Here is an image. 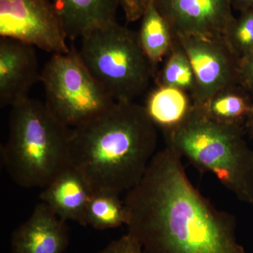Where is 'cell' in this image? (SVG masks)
I'll return each instance as SVG.
<instances>
[{
	"mask_svg": "<svg viewBox=\"0 0 253 253\" xmlns=\"http://www.w3.org/2000/svg\"><path fill=\"white\" fill-rule=\"evenodd\" d=\"M174 36L225 38L234 21L231 0H155Z\"/></svg>",
	"mask_w": 253,
	"mask_h": 253,
	"instance_id": "cell-9",
	"label": "cell"
},
{
	"mask_svg": "<svg viewBox=\"0 0 253 253\" xmlns=\"http://www.w3.org/2000/svg\"><path fill=\"white\" fill-rule=\"evenodd\" d=\"M155 0H121V6L126 21L135 22L141 19Z\"/></svg>",
	"mask_w": 253,
	"mask_h": 253,
	"instance_id": "cell-21",
	"label": "cell"
},
{
	"mask_svg": "<svg viewBox=\"0 0 253 253\" xmlns=\"http://www.w3.org/2000/svg\"><path fill=\"white\" fill-rule=\"evenodd\" d=\"M41 81L48 109L70 128L94 119L116 102L93 77L74 46L69 52L53 54L41 71Z\"/></svg>",
	"mask_w": 253,
	"mask_h": 253,
	"instance_id": "cell-6",
	"label": "cell"
},
{
	"mask_svg": "<svg viewBox=\"0 0 253 253\" xmlns=\"http://www.w3.org/2000/svg\"><path fill=\"white\" fill-rule=\"evenodd\" d=\"M137 33L139 43L156 74V68L172 51L176 38L167 21L151 5L142 16Z\"/></svg>",
	"mask_w": 253,
	"mask_h": 253,
	"instance_id": "cell-15",
	"label": "cell"
},
{
	"mask_svg": "<svg viewBox=\"0 0 253 253\" xmlns=\"http://www.w3.org/2000/svg\"><path fill=\"white\" fill-rule=\"evenodd\" d=\"M98 253H144L140 245L129 234L114 240Z\"/></svg>",
	"mask_w": 253,
	"mask_h": 253,
	"instance_id": "cell-20",
	"label": "cell"
},
{
	"mask_svg": "<svg viewBox=\"0 0 253 253\" xmlns=\"http://www.w3.org/2000/svg\"><path fill=\"white\" fill-rule=\"evenodd\" d=\"M233 9L240 13L253 9V0H231Z\"/></svg>",
	"mask_w": 253,
	"mask_h": 253,
	"instance_id": "cell-23",
	"label": "cell"
},
{
	"mask_svg": "<svg viewBox=\"0 0 253 253\" xmlns=\"http://www.w3.org/2000/svg\"><path fill=\"white\" fill-rule=\"evenodd\" d=\"M225 39L239 59L253 52V9L240 13L231 23Z\"/></svg>",
	"mask_w": 253,
	"mask_h": 253,
	"instance_id": "cell-19",
	"label": "cell"
},
{
	"mask_svg": "<svg viewBox=\"0 0 253 253\" xmlns=\"http://www.w3.org/2000/svg\"><path fill=\"white\" fill-rule=\"evenodd\" d=\"M127 212L120 195L111 191L93 193L85 213V226L105 230L115 229L127 223Z\"/></svg>",
	"mask_w": 253,
	"mask_h": 253,
	"instance_id": "cell-17",
	"label": "cell"
},
{
	"mask_svg": "<svg viewBox=\"0 0 253 253\" xmlns=\"http://www.w3.org/2000/svg\"><path fill=\"white\" fill-rule=\"evenodd\" d=\"M253 103V96L238 84L218 91L204 104L196 105L217 122L244 126Z\"/></svg>",
	"mask_w": 253,
	"mask_h": 253,
	"instance_id": "cell-16",
	"label": "cell"
},
{
	"mask_svg": "<svg viewBox=\"0 0 253 253\" xmlns=\"http://www.w3.org/2000/svg\"><path fill=\"white\" fill-rule=\"evenodd\" d=\"M0 36L53 54L71 50L59 15L50 0H0Z\"/></svg>",
	"mask_w": 253,
	"mask_h": 253,
	"instance_id": "cell-7",
	"label": "cell"
},
{
	"mask_svg": "<svg viewBox=\"0 0 253 253\" xmlns=\"http://www.w3.org/2000/svg\"><path fill=\"white\" fill-rule=\"evenodd\" d=\"M244 127L249 133L250 136L253 138V103L249 117L247 118L246 123H245Z\"/></svg>",
	"mask_w": 253,
	"mask_h": 253,
	"instance_id": "cell-24",
	"label": "cell"
},
{
	"mask_svg": "<svg viewBox=\"0 0 253 253\" xmlns=\"http://www.w3.org/2000/svg\"><path fill=\"white\" fill-rule=\"evenodd\" d=\"M168 147L201 172H211L239 201L253 205V151L244 126L217 122L196 104L184 124L165 131Z\"/></svg>",
	"mask_w": 253,
	"mask_h": 253,
	"instance_id": "cell-4",
	"label": "cell"
},
{
	"mask_svg": "<svg viewBox=\"0 0 253 253\" xmlns=\"http://www.w3.org/2000/svg\"><path fill=\"white\" fill-rule=\"evenodd\" d=\"M93 191L83 175L69 167L43 188L40 199L64 221L85 226V213Z\"/></svg>",
	"mask_w": 253,
	"mask_h": 253,
	"instance_id": "cell-12",
	"label": "cell"
},
{
	"mask_svg": "<svg viewBox=\"0 0 253 253\" xmlns=\"http://www.w3.org/2000/svg\"><path fill=\"white\" fill-rule=\"evenodd\" d=\"M156 128L144 106L116 101L106 112L71 128L70 166L94 192H127L142 179L156 154Z\"/></svg>",
	"mask_w": 253,
	"mask_h": 253,
	"instance_id": "cell-2",
	"label": "cell"
},
{
	"mask_svg": "<svg viewBox=\"0 0 253 253\" xmlns=\"http://www.w3.org/2000/svg\"><path fill=\"white\" fill-rule=\"evenodd\" d=\"M163 63L162 68L155 76L156 85L178 88L193 96L196 86L194 69L185 50L176 38L172 51Z\"/></svg>",
	"mask_w": 253,
	"mask_h": 253,
	"instance_id": "cell-18",
	"label": "cell"
},
{
	"mask_svg": "<svg viewBox=\"0 0 253 253\" xmlns=\"http://www.w3.org/2000/svg\"><path fill=\"white\" fill-rule=\"evenodd\" d=\"M239 84L253 97V52L240 59Z\"/></svg>",
	"mask_w": 253,
	"mask_h": 253,
	"instance_id": "cell-22",
	"label": "cell"
},
{
	"mask_svg": "<svg viewBox=\"0 0 253 253\" xmlns=\"http://www.w3.org/2000/svg\"><path fill=\"white\" fill-rule=\"evenodd\" d=\"M71 129L38 100L28 98L12 106L9 135L1 149L11 179L26 189L47 186L70 166Z\"/></svg>",
	"mask_w": 253,
	"mask_h": 253,
	"instance_id": "cell-3",
	"label": "cell"
},
{
	"mask_svg": "<svg viewBox=\"0 0 253 253\" xmlns=\"http://www.w3.org/2000/svg\"><path fill=\"white\" fill-rule=\"evenodd\" d=\"M124 203L128 234L144 253H246L235 218L194 187L181 156L168 146L156 153Z\"/></svg>",
	"mask_w": 253,
	"mask_h": 253,
	"instance_id": "cell-1",
	"label": "cell"
},
{
	"mask_svg": "<svg viewBox=\"0 0 253 253\" xmlns=\"http://www.w3.org/2000/svg\"><path fill=\"white\" fill-rule=\"evenodd\" d=\"M36 47L28 43L0 39V106H12L28 99V93L41 81Z\"/></svg>",
	"mask_w": 253,
	"mask_h": 253,
	"instance_id": "cell-10",
	"label": "cell"
},
{
	"mask_svg": "<svg viewBox=\"0 0 253 253\" xmlns=\"http://www.w3.org/2000/svg\"><path fill=\"white\" fill-rule=\"evenodd\" d=\"M175 38L185 50L194 69L195 104H204L218 91L239 84L240 59L225 38Z\"/></svg>",
	"mask_w": 253,
	"mask_h": 253,
	"instance_id": "cell-8",
	"label": "cell"
},
{
	"mask_svg": "<svg viewBox=\"0 0 253 253\" xmlns=\"http://www.w3.org/2000/svg\"><path fill=\"white\" fill-rule=\"evenodd\" d=\"M80 39L81 59L115 101H133L156 76L137 33L117 21L91 30Z\"/></svg>",
	"mask_w": 253,
	"mask_h": 253,
	"instance_id": "cell-5",
	"label": "cell"
},
{
	"mask_svg": "<svg viewBox=\"0 0 253 253\" xmlns=\"http://www.w3.org/2000/svg\"><path fill=\"white\" fill-rule=\"evenodd\" d=\"M59 15L68 39L116 21L121 0H50Z\"/></svg>",
	"mask_w": 253,
	"mask_h": 253,
	"instance_id": "cell-13",
	"label": "cell"
},
{
	"mask_svg": "<svg viewBox=\"0 0 253 253\" xmlns=\"http://www.w3.org/2000/svg\"><path fill=\"white\" fill-rule=\"evenodd\" d=\"M69 244L66 221L42 202L12 233L11 253H65Z\"/></svg>",
	"mask_w": 253,
	"mask_h": 253,
	"instance_id": "cell-11",
	"label": "cell"
},
{
	"mask_svg": "<svg viewBox=\"0 0 253 253\" xmlns=\"http://www.w3.org/2000/svg\"><path fill=\"white\" fill-rule=\"evenodd\" d=\"M195 106L189 93L172 86L156 85L148 96L144 107L156 127L165 132L184 124Z\"/></svg>",
	"mask_w": 253,
	"mask_h": 253,
	"instance_id": "cell-14",
	"label": "cell"
}]
</instances>
